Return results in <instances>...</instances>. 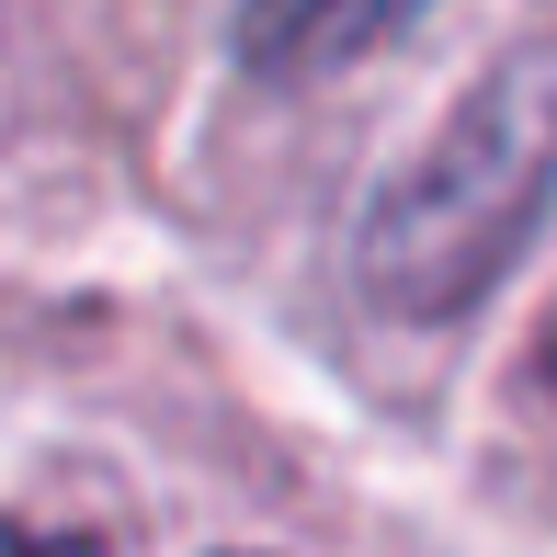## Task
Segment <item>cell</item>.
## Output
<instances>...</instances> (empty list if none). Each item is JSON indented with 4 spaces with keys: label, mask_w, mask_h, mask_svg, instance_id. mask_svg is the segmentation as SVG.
<instances>
[{
    "label": "cell",
    "mask_w": 557,
    "mask_h": 557,
    "mask_svg": "<svg viewBox=\"0 0 557 557\" xmlns=\"http://www.w3.org/2000/svg\"><path fill=\"white\" fill-rule=\"evenodd\" d=\"M557 194V35H512L352 216V296L410 331L478 308Z\"/></svg>",
    "instance_id": "1"
},
{
    "label": "cell",
    "mask_w": 557,
    "mask_h": 557,
    "mask_svg": "<svg viewBox=\"0 0 557 557\" xmlns=\"http://www.w3.org/2000/svg\"><path fill=\"white\" fill-rule=\"evenodd\" d=\"M387 35H410V12H250L239 58L250 69H319V58H364Z\"/></svg>",
    "instance_id": "2"
},
{
    "label": "cell",
    "mask_w": 557,
    "mask_h": 557,
    "mask_svg": "<svg viewBox=\"0 0 557 557\" xmlns=\"http://www.w3.org/2000/svg\"><path fill=\"white\" fill-rule=\"evenodd\" d=\"M12 557H103V546H81V535H58V523H12Z\"/></svg>",
    "instance_id": "3"
},
{
    "label": "cell",
    "mask_w": 557,
    "mask_h": 557,
    "mask_svg": "<svg viewBox=\"0 0 557 557\" xmlns=\"http://www.w3.org/2000/svg\"><path fill=\"white\" fill-rule=\"evenodd\" d=\"M546 375H557V342H546Z\"/></svg>",
    "instance_id": "4"
}]
</instances>
